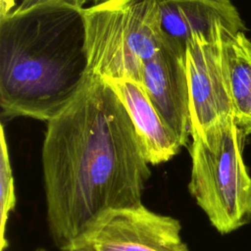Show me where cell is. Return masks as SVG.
I'll list each match as a JSON object with an SVG mask.
<instances>
[{"mask_svg": "<svg viewBox=\"0 0 251 251\" xmlns=\"http://www.w3.org/2000/svg\"><path fill=\"white\" fill-rule=\"evenodd\" d=\"M117 94L126 109L149 165L168 162L182 147L164 122L141 83L127 77H101Z\"/></svg>", "mask_w": 251, "mask_h": 251, "instance_id": "9", "label": "cell"}, {"mask_svg": "<svg viewBox=\"0 0 251 251\" xmlns=\"http://www.w3.org/2000/svg\"><path fill=\"white\" fill-rule=\"evenodd\" d=\"M41 161L48 230L60 251L108 211L142 204L151 176L126 109L90 74L47 122Z\"/></svg>", "mask_w": 251, "mask_h": 251, "instance_id": "1", "label": "cell"}, {"mask_svg": "<svg viewBox=\"0 0 251 251\" xmlns=\"http://www.w3.org/2000/svg\"><path fill=\"white\" fill-rule=\"evenodd\" d=\"M15 5L16 0H0V21L12 14Z\"/></svg>", "mask_w": 251, "mask_h": 251, "instance_id": "13", "label": "cell"}, {"mask_svg": "<svg viewBox=\"0 0 251 251\" xmlns=\"http://www.w3.org/2000/svg\"><path fill=\"white\" fill-rule=\"evenodd\" d=\"M159 4L166 41L176 49L185 51L193 34L210 35L219 25L234 33L245 30L230 0H159Z\"/></svg>", "mask_w": 251, "mask_h": 251, "instance_id": "8", "label": "cell"}, {"mask_svg": "<svg viewBox=\"0 0 251 251\" xmlns=\"http://www.w3.org/2000/svg\"><path fill=\"white\" fill-rule=\"evenodd\" d=\"M188 190L222 234L251 221V176L243 161L245 135L234 121L192 135Z\"/></svg>", "mask_w": 251, "mask_h": 251, "instance_id": "4", "label": "cell"}, {"mask_svg": "<svg viewBox=\"0 0 251 251\" xmlns=\"http://www.w3.org/2000/svg\"><path fill=\"white\" fill-rule=\"evenodd\" d=\"M17 203L13 171L10 162L8 143L4 127L0 126V251L8 247V239L5 236L6 225L10 213Z\"/></svg>", "mask_w": 251, "mask_h": 251, "instance_id": "11", "label": "cell"}, {"mask_svg": "<svg viewBox=\"0 0 251 251\" xmlns=\"http://www.w3.org/2000/svg\"><path fill=\"white\" fill-rule=\"evenodd\" d=\"M34 251H50V250L45 249V248H43V247H39V248H36Z\"/></svg>", "mask_w": 251, "mask_h": 251, "instance_id": "15", "label": "cell"}, {"mask_svg": "<svg viewBox=\"0 0 251 251\" xmlns=\"http://www.w3.org/2000/svg\"><path fill=\"white\" fill-rule=\"evenodd\" d=\"M223 54L233 121L245 136L251 135V40L242 30H225Z\"/></svg>", "mask_w": 251, "mask_h": 251, "instance_id": "10", "label": "cell"}, {"mask_svg": "<svg viewBox=\"0 0 251 251\" xmlns=\"http://www.w3.org/2000/svg\"><path fill=\"white\" fill-rule=\"evenodd\" d=\"M225 30L219 25L210 35L193 34L185 45L191 136L233 121L223 54Z\"/></svg>", "mask_w": 251, "mask_h": 251, "instance_id": "5", "label": "cell"}, {"mask_svg": "<svg viewBox=\"0 0 251 251\" xmlns=\"http://www.w3.org/2000/svg\"><path fill=\"white\" fill-rule=\"evenodd\" d=\"M106 1H109V0H92V5H99L101 3H104Z\"/></svg>", "mask_w": 251, "mask_h": 251, "instance_id": "14", "label": "cell"}, {"mask_svg": "<svg viewBox=\"0 0 251 251\" xmlns=\"http://www.w3.org/2000/svg\"><path fill=\"white\" fill-rule=\"evenodd\" d=\"M87 74L141 82V68L167 41L159 0H109L80 10Z\"/></svg>", "mask_w": 251, "mask_h": 251, "instance_id": "3", "label": "cell"}, {"mask_svg": "<svg viewBox=\"0 0 251 251\" xmlns=\"http://www.w3.org/2000/svg\"><path fill=\"white\" fill-rule=\"evenodd\" d=\"M92 0H22V2L14 9L13 14H22L35 8L44 6L68 7L75 10H82L84 5Z\"/></svg>", "mask_w": 251, "mask_h": 251, "instance_id": "12", "label": "cell"}, {"mask_svg": "<svg viewBox=\"0 0 251 251\" xmlns=\"http://www.w3.org/2000/svg\"><path fill=\"white\" fill-rule=\"evenodd\" d=\"M80 10L44 6L0 21V107L8 120L48 122L87 75Z\"/></svg>", "mask_w": 251, "mask_h": 251, "instance_id": "2", "label": "cell"}, {"mask_svg": "<svg viewBox=\"0 0 251 251\" xmlns=\"http://www.w3.org/2000/svg\"><path fill=\"white\" fill-rule=\"evenodd\" d=\"M180 231L176 219L140 204L102 215L71 251H189Z\"/></svg>", "mask_w": 251, "mask_h": 251, "instance_id": "6", "label": "cell"}, {"mask_svg": "<svg viewBox=\"0 0 251 251\" xmlns=\"http://www.w3.org/2000/svg\"><path fill=\"white\" fill-rule=\"evenodd\" d=\"M152 104L182 147L191 135L185 51L168 43L141 68V82Z\"/></svg>", "mask_w": 251, "mask_h": 251, "instance_id": "7", "label": "cell"}]
</instances>
